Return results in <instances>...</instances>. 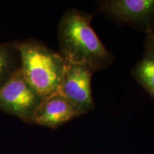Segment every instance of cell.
Returning <instances> with one entry per match:
<instances>
[{"instance_id":"cell-1","label":"cell","mask_w":154,"mask_h":154,"mask_svg":"<svg viewBox=\"0 0 154 154\" xmlns=\"http://www.w3.org/2000/svg\"><path fill=\"white\" fill-rule=\"evenodd\" d=\"M93 17L76 9L67 10L59 24L58 39L67 62L84 64L95 72L110 66L113 56L92 27Z\"/></svg>"},{"instance_id":"cell-2","label":"cell","mask_w":154,"mask_h":154,"mask_svg":"<svg viewBox=\"0 0 154 154\" xmlns=\"http://www.w3.org/2000/svg\"><path fill=\"white\" fill-rule=\"evenodd\" d=\"M23 76L42 97L59 91L66 66L60 52L34 38L17 42Z\"/></svg>"},{"instance_id":"cell-3","label":"cell","mask_w":154,"mask_h":154,"mask_svg":"<svg viewBox=\"0 0 154 154\" xmlns=\"http://www.w3.org/2000/svg\"><path fill=\"white\" fill-rule=\"evenodd\" d=\"M43 99L26 80L21 69L0 88V110L29 124Z\"/></svg>"},{"instance_id":"cell-4","label":"cell","mask_w":154,"mask_h":154,"mask_svg":"<svg viewBox=\"0 0 154 154\" xmlns=\"http://www.w3.org/2000/svg\"><path fill=\"white\" fill-rule=\"evenodd\" d=\"M94 72L84 64L67 62L58 92L64 96L82 115L95 109L91 91Z\"/></svg>"},{"instance_id":"cell-5","label":"cell","mask_w":154,"mask_h":154,"mask_svg":"<svg viewBox=\"0 0 154 154\" xmlns=\"http://www.w3.org/2000/svg\"><path fill=\"white\" fill-rule=\"evenodd\" d=\"M100 11L121 23L145 31L154 29V0H104L97 2Z\"/></svg>"},{"instance_id":"cell-6","label":"cell","mask_w":154,"mask_h":154,"mask_svg":"<svg viewBox=\"0 0 154 154\" xmlns=\"http://www.w3.org/2000/svg\"><path fill=\"white\" fill-rule=\"evenodd\" d=\"M81 116L82 114L72 102L57 92L44 98L31 124L54 129Z\"/></svg>"},{"instance_id":"cell-7","label":"cell","mask_w":154,"mask_h":154,"mask_svg":"<svg viewBox=\"0 0 154 154\" xmlns=\"http://www.w3.org/2000/svg\"><path fill=\"white\" fill-rule=\"evenodd\" d=\"M17 42L0 43V88L20 69Z\"/></svg>"},{"instance_id":"cell-8","label":"cell","mask_w":154,"mask_h":154,"mask_svg":"<svg viewBox=\"0 0 154 154\" xmlns=\"http://www.w3.org/2000/svg\"><path fill=\"white\" fill-rule=\"evenodd\" d=\"M132 75L143 89L154 99V54L146 52L135 64Z\"/></svg>"},{"instance_id":"cell-9","label":"cell","mask_w":154,"mask_h":154,"mask_svg":"<svg viewBox=\"0 0 154 154\" xmlns=\"http://www.w3.org/2000/svg\"><path fill=\"white\" fill-rule=\"evenodd\" d=\"M144 46H145V51L154 54V29L152 30L150 33L147 34Z\"/></svg>"}]
</instances>
